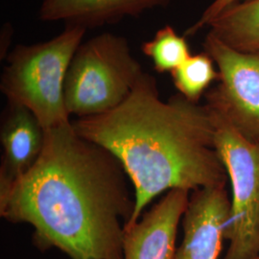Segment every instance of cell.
<instances>
[{"mask_svg": "<svg viewBox=\"0 0 259 259\" xmlns=\"http://www.w3.org/2000/svg\"><path fill=\"white\" fill-rule=\"evenodd\" d=\"M46 131L44 149L26 174L0 193L1 216L27 223L40 250L71 259H123L131 200L123 167L67 122Z\"/></svg>", "mask_w": 259, "mask_h": 259, "instance_id": "cell-1", "label": "cell"}, {"mask_svg": "<svg viewBox=\"0 0 259 259\" xmlns=\"http://www.w3.org/2000/svg\"><path fill=\"white\" fill-rule=\"evenodd\" d=\"M76 133L115 157L135 187V210L124 229L164 191L227 185L208 107L181 94L163 101L143 73L114 110L72 122Z\"/></svg>", "mask_w": 259, "mask_h": 259, "instance_id": "cell-2", "label": "cell"}, {"mask_svg": "<svg viewBox=\"0 0 259 259\" xmlns=\"http://www.w3.org/2000/svg\"><path fill=\"white\" fill-rule=\"evenodd\" d=\"M85 31L66 25L53 38L18 46L8 57L1 79L2 93L11 104L31 111L45 130L70 122L65 104V77Z\"/></svg>", "mask_w": 259, "mask_h": 259, "instance_id": "cell-3", "label": "cell"}, {"mask_svg": "<svg viewBox=\"0 0 259 259\" xmlns=\"http://www.w3.org/2000/svg\"><path fill=\"white\" fill-rule=\"evenodd\" d=\"M125 37L103 33L81 44L65 82L70 114L88 117L112 111L124 102L143 75Z\"/></svg>", "mask_w": 259, "mask_h": 259, "instance_id": "cell-4", "label": "cell"}, {"mask_svg": "<svg viewBox=\"0 0 259 259\" xmlns=\"http://www.w3.org/2000/svg\"><path fill=\"white\" fill-rule=\"evenodd\" d=\"M209 109L215 146L232 186L231 215L226 231L230 246L223 259L259 255V145L250 143L220 112Z\"/></svg>", "mask_w": 259, "mask_h": 259, "instance_id": "cell-5", "label": "cell"}, {"mask_svg": "<svg viewBox=\"0 0 259 259\" xmlns=\"http://www.w3.org/2000/svg\"><path fill=\"white\" fill-rule=\"evenodd\" d=\"M204 47L219 73V83L206 93V105L224 115L244 139L259 145V51L234 49L211 33Z\"/></svg>", "mask_w": 259, "mask_h": 259, "instance_id": "cell-6", "label": "cell"}, {"mask_svg": "<svg viewBox=\"0 0 259 259\" xmlns=\"http://www.w3.org/2000/svg\"><path fill=\"white\" fill-rule=\"evenodd\" d=\"M226 185L195 190L184 214V239L175 259H219L231 215Z\"/></svg>", "mask_w": 259, "mask_h": 259, "instance_id": "cell-7", "label": "cell"}, {"mask_svg": "<svg viewBox=\"0 0 259 259\" xmlns=\"http://www.w3.org/2000/svg\"><path fill=\"white\" fill-rule=\"evenodd\" d=\"M189 191L173 189L140 222L124 229L123 259H175L178 226Z\"/></svg>", "mask_w": 259, "mask_h": 259, "instance_id": "cell-8", "label": "cell"}, {"mask_svg": "<svg viewBox=\"0 0 259 259\" xmlns=\"http://www.w3.org/2000/svg\"><path fill=\"white\" fill-rule=\"evenodd\" d=\"M45 139L46 131L37 117L25 107L9 103L1 128L4 156L0 193L5 192L35 164L44 149Z\"/></svg>", "mask_w": 259, "mask_h": 259, "instance_id": "cell-9", "label": "cell"}, {"mask_svg": "<svg viewBox=\"0 0 259 259\" xmlns=\"http://www.w3.org/2000/svg\"><path fill=\"white\" fill-rule=\"evenodd\" d=\"M168 0H44L39 19L66 25L92 28L137 17L166 5Z\"/></svg>", "mask_w": 259, "mask_h": 259, "instance_id": "cell-10", "label": "cell"}, {"mask_svg": "<svg viewBox=\"0 0 259 259\" xmlns=\"http://www.w3.org/2000/svg\"><path fill=\"white\" fill-rule=\"evenodd\" d=\"M209 33L234 49L259 51V0H249L223 11L208 24Z\"/></svg>", "mask_w": 259, "mask_h": 259, "instance_id": "cell-11", "label": "cell"}, {"mask_svg": "<svg viewBox=\"0 0 259 259\" xmlns=\"http://www.w3.org/2000/svg\"><path fill=\"white\" fill-rule=\"evenodd\" d=\"M216 68L212 58L204 51L190 56L171 75L180 94L188 101L198 104L209 85L219 79Z\"/></svg>", "mask_w": 259, "mask_h": 259, "instance_id": "cell-12", "label": "cell"}, {"mask_svg": "<svg viewBox=\"0 0 259 259\" xmlns=\"http://www.w3.org/2000/svg\"><path fill=\"white\" fill-rule=\"evenodd\" d=\"M141 50L159 73L172 72L191 56L185 37L180 36L170 25L157 30L153 38L142 44Z\"/></svg>", "mask_w": 259, "mask_h": 259, "instance_id": "cell-13", "label": "cell"}, {"mask_svg": "<svg viewBox=\"0 0 259 259\" xmlns=\"http://www.w3.org/2000/svg\"><path fill=\"white\" fill-rule=\"evenodd\" d=\"M245 1H249V0H214L212 3L204 10L201 18L198 19L191 27L188 28L185 31V37L193 36L201 29H203L205 26H208L211 20L215 19L218 15H220L223 11L232 7L235 4L245 2Z\"/></svg>", "mask_w": 259, "mask_h": 259, "instance_id": "cell-14", "label": "cell"}, {"mask_svg": "<svg viewBox=\"0 0 259 259\" xmlns=\"http://www.w3.org/2000/svg\"><path fill=\"white\" fill-rule=\"evenodd\" d=\"M252 259H259V255H257V256H255V257H254V258H252Z\"/></svg>", "mask_w": 259, "mask_h": 259, "instance_id": "cell-15", "label": "cell"}]
</instances>
